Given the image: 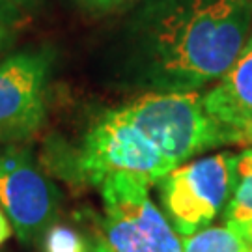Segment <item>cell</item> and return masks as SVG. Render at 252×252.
I'll return each mask as SVG.
<instances>
[{
	"mask_svg": "<svg viewBox=\"0 0 252 252\" xmlns=\"http://www.w3.org/2000/svg\"><path fill=\"white\" fill-rule=\"evenodd\" d=\"M251 30L252 0H152L142 28L150 82L196 92L230 69Z\"/></svg>",
	"mask_w": 252,
	"mask_h": 252,
	"instance_id": "1",
	"label": "cell"
},
{
	"mask_svg": "<svg viewBox=\"0 0 252 252\" xmlns=\"http://www.w3.org/2000/svg\"><path fill=\"white\" fill-rule=\"evenodd\" d=\"M118 114L135 126L174 164L217 146L228 144L215 122L206 114L196 92L148 94L118 108Z\"/></svg>",
	"mask_w": 252,
	"mask_h": 252,
	"instance_id": "2",
	"label": "cell"
},
{
	"mask_svg": "<svg viewBox=\"0 0 252 252\" xmlns=\"http://www.w3.org/2000/svg\"><path fill=\"white\" fill-rule=\"evenodd\" d=\"M150 181L112 174L101 181L105 243L112 252H181V239L150 198Z\"/></svg>",
	"mask_w": 252,
	"mask_h": 252,
	"instance_id": "3",
	"label": "cell"
},
{
	"mask_svg": "<svg viewBox=\"0 0 252 252\" xmlns=\"http://www.w3.org/2000/svg\"><path fill=\"white\" fill-rule=\"evenodd\" d=\"M237 185V155L217 153L174 168L159 181L172 228L181 237L204 230L230 202Z\"/></svg>",
	"mask_w": 252,
	"mask_h": 252,
	"instance_id": "4",
	"label": "cell"
},
{
	"mask_svg": "<svg viewBox=\"0 0 252 252\" xmlns=\"http://www.w3.org/2000/svg\"><path fill=\"white\" fill-rule=\"evenodd\" d=\"M174 168L178 166L118 110L107 112L92 127L79 155V172L94 185L112 174H136L153 185Z\"/></svg>",
	"mask_w": 252,
	"mask_h": 252,
	"instance_id": "5",
	"label": "cell"
},
{
	"mask_svg": "<svg viewBox=\"0 0 252 252\" xmlns=\"http://www.w3.org/2000/svg\"><path fill=\"white\" fill-rule=\"evenodd\" d=\"M58 190L17 146L0 150V206L23 243L45 235L58 215Z\"/></svg>",
	"mask_w": 252,
	"mask_h": 252,
	"instance_id": "6",
	"label": "cell"
},
{
	"mask_svg": "<svg viewBox=\"0 0 252 252\" xmlns=\"http://www.w3.org/2000/svg\"><path fill=\"white\" fill-rule=\"evenodd\" d=\"M51 56L19 53L0 63V138L37 131L47 112Z\"/></svg>",
	"mask_w": 252,
	"mask_h": 252,
	"instance_id": "7",
	"label": "cell"
},
{
	"mask_svg": "<svg viewBox=\"0 0 252 252\" xmlns=\"http://www.w3.org/2000/svg\"><path fill=\"white\" fill-rule=\"evenodd\" d=\"M202 105L228 144L252 142V34L219 84L202 97Z\"/></svg>",
	"mask_w": 252,
	"mask_h": 252,
	"instance_id": "8",
	"label": "cell"
},
{
	"mask_svg": "<svg viewBox=\"0 0 252 252\" xmlns=\"http://www.w3.org/2000/svg\"><path fill=\"white\" fill-rule=\"evenodd\" d=\"M181 252H252V234L241 226L224 222L183 237Z\"/></svg>",
	"mask_w": 252,
	"mask_h": 252,
	"instance_id": "9",
	"label": "cell"
},
{
	"mask_svg": "<svg viewBox=\"0 0 252 252\" xmlns=\"http://www.w3.org/2000/svg\"><path fill=\"white\" fill-rule=\"evenodd\" d=\"M224 222L252 232V176H237V185L224 207Z\"/></svg>",
	"mask_w": 252,
	"mask_h": 252,
	"instance_id": "10",
	"label": "cell"
},
{
	"mask_svg": "<svg viewBox=\"0 0 252 252\" xmlns=\"http://www.w3.org/2000/svg\"><path fill=\"white\" fill-rule=\"evenodd\" d=\"M45 252H86V243L79 232L67 226H51L43 235Z\"/></svg>",
	"mask_w": 252,
	"mask_h": 252,
	"instance_id": "11",
	"label": "cell"
},
{
	"mask_svg": "<svg viewBox=\"0 0 252 252\" xmlns=\"http://www.w3.org/2000/svg\"><path fill=\"white\" fill-rule=\"evenodd\" d=\"M237 176H252V148L237 155Z\"/></svg>",
	"mask_w": 252,
	"mask_h": 252,
	"instance_id": "12",
	"label": "cell"
},
{
	"mask_svg": "<svg viewBox=\"0 0 252 252\" xmlns=\"http://www.w3.org/2000/svg\"><path fill=\"white\" fill-rule=\"evenodd\" d=\"M13 234V228H11V222H9V219L6 217V213L2 211V207H0V247L8 241L9 237Z\"/></svg>",
	"mask_w": 252,
	"mask_h": 252,
	"instance_id": "13",
	"label": "cell"
},
{
	"mask_svg": "<svg viewBox=\"0 0 252 252\" xmlns=\"http://www.w3.org/2000/svg\"><path fill=\"white\" fill-rule=\"evenodd\" d=\"M9 11H11V4H9L8 0H0V21L8 19Z\"/></svg>",
	"mask_w": 252,
	"mask_h": 252,
	"instance_id": "14",
	"label": "cell"
},
{
	"mask_svg": "<svg viewBox=\"0 0 252 252\" xmlns=\"http://www.w3.org/2000/svg\"><path fill=\"white\" fill-rule=\"evenodd\" d=\"M86 2H90V4L97 6V8H107V6H114V4L122 2V0H86Z\"/></svg>",
	"mask_w": 252,
	"mask_h": 252,
	"instance_id": "15",
	"label": "cell"
},
{
	"mask_svg": "<svg viewBox=\"0 0 252 252\" xmlns=\"http://www.w3.org/2000/svg\"><path fill=\"white\" fill-rule=\"evenodd\" d=\"M95 252H112V251H110V247H108L103 239H99L97 245H95Z\"/></svg>",
	"mask_w": 252,
	"mask_h": 252,
	"instance_id": "16",
	"label": "cell"
},
{
	"mask_svg": "<svg viewBox=\"0 0 252 252\" xmlns=\"http://www.w3.org/2000/svg\"><path fill=\"white\" fill-rule=\"evenodd\" d=\"M8 2L13 6V4H30V2H34V0H8Z\"/></svg>",
	"mask_w": 252,
	"mask_h": 252,
	"instance_id": "17",
	"label": "cell"
},
{
	"mask_svg": "<svg viewBox=\"0 0 252 252\" xmlns=\"http://www.w3.org/2000/svg\"><path fill=\"white\" fill-rule=\"evenodd\" d=\"M2 37H4V27H2V21H0V43H2Z\"/></svg>",
	"mask_w": 252,
	"mask_h": 252,
	"instance_id": "18",
	"label": "cell"
}]
</instances>
